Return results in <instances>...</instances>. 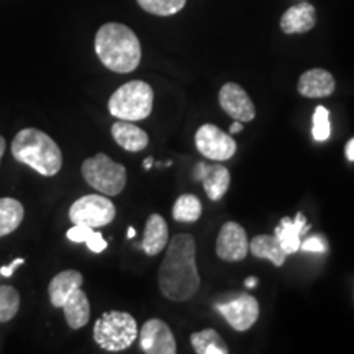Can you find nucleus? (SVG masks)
<instances>
[{
	"label": "nucleus",
	"instance_id": "obj_1",
	"mask_svg": "<svg viewBox=\"0 0 354 354\" xmlns=\"http://www.w3.org/2000/svg\"><path fill=\"white\" fill-rule=\"evenodd\" d=\"M197 245L192 234L179 233L167 243V251L158 271L161 294L172 302L190 300L201 289L196 263Z\"/></svg>",
	"mask_w": 354,
	"mask_h": 354
},
{
	"label": "nucleus",
	"instance_id": "obj_2",
	"mask_svg": "<svg viewBox=\"0 0 354 354\" xmlns=\"http://www.w3.org/2000/svg\"><path fill=\"white\" fill-rule=\"evenodd\" d=\"M95 55L105 68L118 74L133 73L141 63V44L131 28L122 24H105L95 35Z\"/></svg>",
	"mask_w": 354,
	"mask_h": 354
},
{
	"label": "nucleus",
	"instance_id": "obj_3",
	"mask_svg": "<svg viewBox=\"0 0 354 354\" xmlns=\"http://www.w3.org/2000/svg\"><path fill=\"white\" fill-rule=\"evenodd\" d=\"M12 154L21 165L44 177L56 176L63 167V153L50 135L38 128H24L12 141Z\"/></svg>",
	"mask_w": 354,
	"mask_h": 354
},
{
	"label": "nucleus",
	"instance_id": "obj_4",
	"mask_svg": "<svg viewBox=\"0 0 354 354\" xmlns=\"http://www.w3.org/2000/svg\"><path fill=\"white\" fill-rule=\"evenodd\" d=\"M154 92L149 84L130 81L123 84L109 99V112L112 117L125 122H140L153 112Z\"/></svg>",
	"mask_w": 354,
	"mask_h": 354
},
{
	"label": "nucleus",
	"instance_id": "obj_5",
	"mask_svg": "<svg viewBox=\"0 0 354 354\" xmlns=\"http://www.w3.org/2000/svg\"><path fill=\"white\" fill-rule=\"evenodd\" d=\"M138 338V325L130 313L120 310L105 312L94 325V342L110 353L125 351Z\"/></svg>",
	"mask_w": 354,
	"mask_h": 354
},
{
	"label": "nucleus",
	"instance_id": "obj_6",
	"mask_svg": "<svg viewBox=\"0 0 354 354\" xmlns=\"http://www.w3.org/2000/svg\"><path fill=\"white\" fill-rule=\"evenodd\" d=\"M84 180L94 190L107 197L118 196L127 185V169L110 159L105 153L95 154L82 162Z\"/></svg>",
	"mask_w": 354,
	"mask_h": 354
},
{
	"label": "nucleus",
	"instance_id": "obj_7",
	"mask_svg": "<svg viewBox=\"0 0 354 354\" xmlns=\"http://www.w3.org/2000/svg\"><path fill=\"white\" fill-rule=\"evenodd\" d=\"M117 216V209L107 196H84L77 198L69 209V220L73 225H84V227L100 228L107 227Z\"/></svg>",
	"mask_w": 354,
	"mask_h": 354
},
{
	"label": "nucleus",
	"instance_id": "obj_8",
	"mask_svg": "<svg viewBox=\"0 0 354 354\" xmlns=\"http://www.w3.org/2000/svg\"><path fill=\"white\" fill-rule=\"evenodd\" d=\"M215 310L236 331H248L259 317V304L253 295L233 294L215 302Z\"/></svg>",
	"mask_w": 354,
	"mask_h": 354
},
{
	"label": "nucleus",
	"instance_id": "obj_9",
	"mask_svg": "<svg viewBox=\"0 0 354 354\" xmlns=\"http://www.w3.org/2000/svg\"><path fill=\"white\" fill-rule=\"evenodd\" d=\"M196 146L202 156L216 162L232 159L238 149L236 141L232 138V135L212 123H205L198 128L196 133Z\"/></svg>",
	"mask_w": 354,
	"mask_h": 354
},
{
	"label": "nucleus",
	"instance_id": "obj_10",
	"mask_svg": "<svg viewBox=\"0 0 354 354\" xmlns=\"http://www.w3.org/2000/svg\"><path fill=\"white\" fill-rule=\"evenodd\" d=\"M250 253V240L246 230L236 221H227L216 238V256L228 263L243 261Z\"/></svg>",
	"mask_w": 354,
	"mask_h": 354
},
{
	"label": "nucleus",
	"instance_id": "obj_11",
	"mask_svg": "<svg viewBox=\"0 0 354 354\" xmlns=\"http://www.w3.org/2000/svg\"><path fill=\"white\" fill-rule=\"evenodd\" d=\"M141 351L148 354H176L177 343L169 325L159 318H151L138 333Z\"/></svg>",
	"mask_w": 354,
	"mask_h": 354
},
{
	"label": "nucleus",
	"instance_id": "obj_12",
	"mask_svg": "<svg viewBox=\"0 0 354 354\" xmlns=\"http://www.w3.org/2000/svg\"><path fill=\"white\" fill-rule=\"evenodd\" d=\"M218 102L221 110L227 115H230L233 120L241 123L254 120L256 107L253 100L250 99V95L246 94V91L240 86V84L227 82L225 86H221Z\"/></svg>",
	"mask_w": 354,
	"mask_h": 354
},
{
	"label": "nucleus",
	"instance_id": "obj_13",
	"mask_svg": "<svg viewBox=\"0 0 354 354\" xmlns=\"http://www.w3.org/2000/svg\"><path fill=\"white\" fill-rule=\"evenodd\" d=\"M194 179L202 180L207 197L212 202H218L228 192L232 176H230V171L223 165L198 162L196 171H194Z\"/></svg>",
	"mask_w": 354,
	"mask_h": 354
},
{
	"label": "nucleus",
	"instance_id": "obj_14",
	"mask_svg": "<svg viewBox=\"0 0 354 354\" xmlns=\"http://www.w3.org/2000/svg\"><path fill=\"white\" fill-rule=\"evenodd\" d=\"M336 82L335 77L331 76L326 69L315 68L308 69L300 76L297 91L300 95L307 97V99H323V97H330L335 92Z\"/></svg>",
	"mask_w": 354,
	"mask_h": 354
},
{
	"label": "nucleus",
	"instance_id": "obj_15",
	"mask_svg": "<svg viewBox=\"0 0 354 354\" xmlns=\"http://www.w3.org/2000/svg\"><path fill=\"white\" fill-rule=\"evenodd\" d=\"M310 225L307 223L304 214H297L295 218H282L281 225H277L274 236L281 243L282 250L286 251L287 256L297 253L300 250V243H302V236L308 233Z\"/></svg>",
	"mask_w": 354,
	"mask_h": 354
},
{
	"label": "nucleus",
	"instance_id": "obj_16",
	"mask_svg": "<svg viewBox=\"0 0 354 354\" xmlns=\"http://www.w3.org/2000/svg\"><path fill=\"white\" fill-rule=\"evenodd\" d=\"M317 24L315 7L308 2L292 6L281 17V30L286 35L307 33Z\"/></svg>",
	"mask_w": 354,
	"mask_h": 354
},
{
	"label": "nucleus",
	"instance_id": "obj_17",
	"mask_svg": "<svg viewBox=\"0 0 354 354\" xmlns=\"http://www.w3.org/2000/svg\"><path fill=\"white\" fill-rule=\"evenodd\" d=\"M169 243V228H167L166 220L161 215L153 214L148 216L145 227V236L140 248L148 256H156Z\"/></svg>",
	"mask_w": 354,
	"mask_h": 354
},
{
	"label": "nucleus",
	"instance_id": "obj_18",
	"mask_svg": "<svg viewBox=\"0 0 354 354\" xmlns=\"http://www.w3.org/2000/svg\"><path fill=\"white\" fill-rule=\"evenodd\" d=\"M112 136L115 143L122 146L125 151L130 153H140L148 146L149 136L145 130L140 127L133 125V122L118 120L112 125Z\"/></svg>",
	"mask_w": 354,
	"mask_h": 354
},
{
	"label": "nucleus",
	"instance_id": "obj_19",
	"mask_svg": "<svg viewBox=\"0 0 354 354\" xmlns=\"http://www.w3.org/2000/svg\"><path fill=\"white\" fill-rule=\"evenodd\" d=\"M84 277L79 271L69 269V271H63L56 274L51 279L50 287H48V294H50L51 305L56 308H63V305L74 290L82 286Z\"/></svg>",
	"mask_w": 354,
	"mask_h": 354
},
{
	"label": "nucleus",
	"instance_id": "obj_20",
	"mask_svg": "<svg viewBox=\"0 0 354 354\" xmlns=\"http://www.w3.org/2000/svg\"><path fill=\"white\" fill-rule=\"evenodd\" d=\"M63 312L69 328L79 330L87 325L91 320V304H88L86 292L81 287L69 295L63 305Z\"/></svg>",
	"mask_w": 354,
	"mask_h": 354
},
{
	"label": "nucleus",
	"instance_id": "obj_21",
	"mask_svg": "<svg viewBox=\"0 0 354 354\" xmlns=\"http://www.w3.org/2000/svg\"><path fill=\"white\" fill-rule=\"evenodd\" d=\"M250 251L259 259H269L274 266L281 268L286 263L287 254L274 234H258L250 241Z\"/></svg>",
	"mask_w": 354,
	"mask_h": 354
},
{
	"label": "nucleus",
	"instance_id": "obj_22",
	"mask_svg": "<svg viewBox=\"0 0 354 354\" xmlns=\"http://www.w3.org/2000/svg\"><path fill=\"white\" fill-rule=\"evenodd\" d=\"M25 209L17 198H0V238L15 232L24 221Z\"/></svg>",
	"mask_w": 354,
	"mask_h": 354
},
{
	"label": "nucleus",
	"instance_id": "obj_23",
	"mask_svg": "<svg viewBox=\"0 0 354 354\" xmlns=\"http://www.w3.org/2000/svg\"><path fill=\"white\" fill-rule=\"evenodd\" d=\"M190 344L197 354H228L230 349L218 331L207 328L190 335Z\"/></svg>",
	"mask_w": 354,
	"mask_h": 354
},
{
	"label": "nucleus",
	"instance_id": "obj_24",
	"mask_svg": "<svg viewBox=\"0 0 354 354\" xmlns=\"http://www.w3.org/2000/svg\"><path fill=\"white\" fill-rule=\"evenodd\" d=\"M202 215V202L194 194H184L174 202L172 207V218L183 223L197 221Z\"/></svg>",
	"mask_w": 354,
	"mask_h": 354
},
{
	"label": "nucleus",
	"instance_id": "obj_25",
	"mask_svg": "<svg viewBox=\"0 0 354 354\" xmlns=\"http://www.w3.org/2000/svg\"><path fill=\"white\" fill-rule=\"evenodd\" d=\"M66 236L73 243H86L92 253H102L107 248V241L99 232H95V228L84 227V225H74L73 228L68 230Z\"/></svg>",
	"mask_w": 354,
	"mask_h": 354
},
{
	"label": "nucleus",
	"instance_id": "obj_26",
	"mask_svg": "<svg viewBox=\"0 0 354 354\" xmlns=\"http://www.w3.org/2000/svg\"><path fill=\"white\" fill-rule=\"evenodd\" d=\"M20 308V294L15 287L0 286V323L15 318Z\"/></svg>",
	"mask_w": 354,
	"mask_h": 354
},
{
	"label": "nucleus",
	"instance_id": "obj_27",
	"mask_svg": "<svg viewBox=\"0 0 354 354\" xmlns=\"http://www.w3.org/2000/svg\"><path fill=\"white\" fill-rule=\"evenodd\" d=\"M145 12L158 17H171L179 13L187 0H136Z\"/></svg>",
	"mask_w": 354,
	"mask_h": 354
},
{
	"label": "nucleus",
	"instance_id": "obj_28",
	"mask_svg": "<svg viewBox=\"0 0 354 354\" xmlns=\"http://www.w3.org/2000/svg\"><path fill=\"white\" fill-rule=\"evenodd\" d=\"M331 127H330V113L326 107L318 105L313 113V127H312V135L315 141H326L330 138Z\"/></svg>",
	"mask_w": 354,
	"mask_h": 354
},
{
	"label": "nucleus",
	"instance_id": "obj_29",
	"mask_svg": "<svg viewBox=\"0 0 354 354\" xmlns=\"http://www.w3.org/2000/svg\"><path fill=\"white\" fill-rule=\"evenodd\" d=\"M300 250L310 251V253H326L328 246L322 236H312L300 243Z\"/></svg>",
	"mask_w": 354,
	"mask_h": 354
},
{
	"label": "nucleus",
	"instance_id": "obj_30",
	"mask_svg": "<svg viewBox=\"0 0 354 354\" xmlns=\"http://www.w3.org/2000/svg\"><path fill=\"white\" fill-rule=\"evenodd\" d=\"M20 264H25V259L24 258H17L15 261H12L8 266H3V268H0V276L3 277H10L13 271H15L17 268H19Z\"/></svg>",
	"mask_w": 354,
	"mask_h": 354
},
{
	"label": "nucleus",
	"instance_id": "obj_31",
	"mask_svg": "<svg viewBox=\"0 0 354 354\" xmlns=\"http://www.w3.org/2000/svg\"><path fill=\"white\" fill-rule=\"evenodd\" d=\"M346 158H348V161H351V162H354V138H351L348 141V145H346Z\"/></svg>",
	"mask_w": 354,
	"mask_h": 354
},
{
	"label": "nucleus",
	"instance_id": "obj_32",
	"mask_svg": "<svg viewBox=\"0 0 354 354\" xmlns=\"http://www.w3.org/2000/svg\"><path fill=\"white\" fill-rule=\"evenodd\" d=\"M241 131H243V123L234 120L233 125L230 127V135H236V133H241Z\"/></svg>",
	"mask_w": 354,
	"mask_h": 354
},
{
	"label": "nucleus",
	"instance_id": "obj_33",
	"mask_svg": "<svg viewBox=\"0 0 354 354\" xmlns=\"http://www.w3.org/2000/svg\"><path fill=\"white\" fill-rule=\"evenodd\" d=\"M245 286L248 287V289H253V287L258 286V279L256 277H248L245 281Z\"/></svg>",
	"mask_w": 354,
	"mask_h": 354
},
{
	"label": "nucleus",
	"instance_id": "obj_34",
	"mask_svg": "<svg viewBox=\"0 0 354 354\" xmlns=\"http://www.w3.org/2000/svg\"><path fill=\"white\" fill-rule=\"evenodd\" d=\"M3 153H6V138H3V136H0V159H2Z\"/></svg>",
	"mask_w": 354,
	"mask_h": 354
},
{
	"label": "nucleus",
	"instance_id": "obj_35",
	"mask_svg": "<svg viewBox=\"0 0 354 354\" xmlns=\"http://www.w3.org/2000/svg\"><path fill=\"white\" fill-rule=\"evenodd\" d=\"M143 166H145V169H151V166H153V158H146L145 162H143Z\"/></svg>",
	"mask_w": 354,
	"mask_h": 354
},
{
	"label": "nucleus",
	"instance_id": "obj_36",
	"mask_svg": "<svg viewBox=\"0 0 354 354\" xmlns=\"http://www.w3.org/2000/svg\"><path fill=\"white\" fill-rule=\"evenodd\" d=\"M127 236H128V238H133V236H136V230L133 228V227L128 228V233H127Z\"/></svg>",
	"mask_w": 354,
	"mask_h": 354
}]
</instances>
